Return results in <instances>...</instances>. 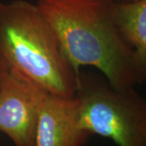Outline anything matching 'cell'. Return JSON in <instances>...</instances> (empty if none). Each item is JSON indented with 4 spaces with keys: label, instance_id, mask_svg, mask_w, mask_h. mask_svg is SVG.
<instances>
[{
    "label": "cell",
    "instance_id": "6da1fadb",
    "mask_svg": "<svg viewBox=\"0 0 146 146\" xmlns=\"http://www.w3.org/2000/svg\"><path fill=\"white\" fill-rule=\"evenodd\" d=\"M69 62L91 66L114 88H135L133 53L120 33L113 0H37Z\"/></svg>",
    "mask_w": 146,
    "mask_h": 146
},
{
    "label": "cell",
    "instance_id": "7a4b0ae2",
    "mask_svg": "<svg viewBox=\"0 0 146 146\" xmlns=\"http://www.w3.org/2000/svg\"><path fill=\"white\" fill-rule=\"evenodd\" d=\"M0 58L10 72L49 94L76 95L81 72L69 62L36 3L0 2Z\"/></svg>",
    "mask_w": 146,
    "mask_h": 146
},
{
    "label": "cell",
    "instance_id": "3957f363",
    "mask_svg": "<svg viewBox=\"0 0 146 146\" xmlns=\"http://www.w3.org/2000/svg\"><path fill=\"white\" fill-rule=\"evenodd\" d=\"M76 96L81 129L119 146H146V99L135 88L115 89L81 73Z\"/></svg>",
    "mask_w": 146,
    "mask_h": 146
},
{
    "label": "cell",
    "instance_id": "277c9868",
    "mask_svg": "<svg viewBox=\"0 0 146 146\" xmlns=\"http://www.w3.org/2000/svg\"><path fill=\"white\" fill-rule=\"evenodd\" d=\"M46 94L7 71L0 84V131L16 146H35L38 112Z\"/></svg>",
    "mask_w": 146,
    "mask_h": 146
},
{
    "label": "cell",
    "instance_id": "5b68a950",
    "mask_svg": "<svg viewBox=\"0 0 146 146\" xmlns=\"http://www.w3.org/2000/svg\"><path fill=\"white\" fill-rule=\"evenodd\" d=\"M89 135L79 125L76 96L47 93L38 112L35 146L84 145Z\"/></svg>",
    "mask_w": 146,
    "mask_h": 146
},
{
    "label": "cell",
    "instance_id": "8992f818",
    "mask_svg": "<svg viewBox=\"0 0 146 146\" xmlns=\"http://www.w3.org/2000/svg\"><path fill=\"white\" fill-rule=\"evenodd\" d=\"M120 33L133 53L137 84L146 81V0L116 3Z\"/></svg>",
    "mask_w": 146,
    "mask_h": 146
},
{
    "label": "cell",
    "instance_id": "52a82bcc",
    "mask_svg": "<svg viewBox=\"0 0 146 146\" xmlns=\"http://www.w3.org/2000/svg\"><path fill=\"white\" fill-rule=\"evenodd\" d=\"M7 67L5 64V63L3 62V60L0 58V84L2 83L3 78L5 77L6 74L7 73Z\"/></svg>",
    "mask_w": 146,
    "mask_h": 146
},
{
    "label": "cell",
    "instance_id": "ba28073f",
    "mask_svg": "<svg viewBox=\"0 0 146 146\" xmlns=\"http://www.w3.org/2000/svg\"><path fill=\"white\" fill-rule=\"evenodd\" d=\"M115 3H128V2H132V1H135V0H113Z\"/></svg>",
    "mask_w": 146,
    "mask_h": 146
}]
</instances>
